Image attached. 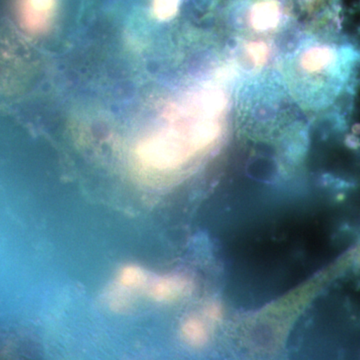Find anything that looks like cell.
<instances>
[{"instance_id":"cell-2","label":"cell","mask_w":360,"mask_h":360,"mask_svg":"<svg viewBox=\"0 0 360 360\" xmlns=\"http://www.w3.org/2000/svg\"><path fill=\"white\" fill-rule=\"evenodd\" d=\"M180 0H153L151 13L158 20H168L179 11Z\"/></svg>"},{"instance_id":"cell-1","label":"cell","mask_w":360,"mask_h":360,"mask_svg":"<svg viewBox=\"0 0 360 360\" xmlns=\"http://www.w3.org/2000/svg\"><path fill=\"white\" fill-rule=\"evenodd\" d=\"M59 0H18L16 16L25 32L44 34L49 30L58 13Z\"/></svg>"},{"instance_id":"cell-3","label":"cell","mask_w":360,"mask_h":360,"mask_svg":"<svg viewBox=\"0 0 360 360\" xmlns=\"http://www.w3.org/2000/svg\"><path fill=\"white\" fill-rule=\"evenodd\" d=\"M143 279V272L136 267H127L123 270L120 281L127 286L139 285Z\"/></svg>"}]
</instances>
